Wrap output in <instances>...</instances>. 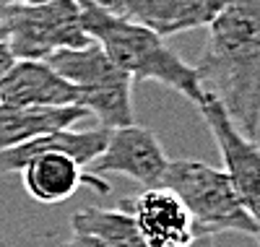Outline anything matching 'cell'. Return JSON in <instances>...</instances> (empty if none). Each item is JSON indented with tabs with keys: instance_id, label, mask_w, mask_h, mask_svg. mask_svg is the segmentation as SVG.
I'll return each instance as SVG.
<instances>
[{
	"instance_id": "cell-1",
	"label": "cell",
	"mask_w": 260,
	"mask_h": 247,
	"mask_svg": "<svg viewBox=\"0 0 260 247\" xmlns=\"http://www.w3.org/2000/svg\"><path fill=\"white\" fill-rule=\"evenodd\" d=\"M195 65L203 94L245 136L260 130V0H224Z\"/></svg>"
},
{
	"instance_id": "cell-2",
	"label": "cell",
	"mask_w": 260,
	"mask_h": 247,
	"mask_svg": "<svg viewBox=\"0 0 260 247\" xmlns=\"http://www.w3.org/2000/svg\"><path fill=\"white\" fill-rule=\"evenodd\" d=\"M83 29L104 55L133 81H154L198 107L206 94L201 88L195 65L185 63L159 34L104 11L96 0H78Z\"/></svg>"
},
{
	"instance_id": "cell-3",
	"label": "cell",
	"mask_w": 260,
	"mask_h": 247,
	"mask_svg": "<svg viewBox=\"0 0 260 247\" xmlns=\"http://www.w3.org/2000/svg\"><path fill=\"white\" fill-rule=\"evenodd\" d=\"M45 63L78 88L81 107L89 117L99 120V128L117 130L136 125L133 78L120 71L96 42L78 50H57Z\"/></svg>"
},
{
	"instance_id": "cell-4",
	"label": "cell",
	"mask_w": 260,
	"mask_h": 247,
	"mask_svg": "<svg viewBox=\"0 0 260 247\" xmlns=\"http://www.w3.org/2000/svg\"><path fill=\"white\" fill-rule=\"evenodd\" d=\"M161 185L180 195L201 232L213 237L221 232L257 237L255 221L242 208L224 169H216L198 159H177L169 162Z\"/></svg>"
},
{
	"instance_id": "cell-5",
	"label": "cell",
	"mask_w": 260,
	"mask_h": 247,
	"mask_svg": "<svg viewBox=\"0 0 260 247\" xmlns=\"http://www.w3.org/2000/svg\"><path fill=\"white\" fill-rule=\"evenodd\" d=\"M6 44L16 60H47L57 50H78L94 42L83 29L78 0L42 6H0Z\"/></svg>"
},
{
	"instance_id": "cell-6",
	"label": "cell",
	"mask_w": 260,
	"mask_h": 247,
	"mask_svg": "<svg viewBox=\"0 0 260 247\" xmlns=\"http://www.w3.org/2000/svg\"><path fill=\"white\" fill-rule=\"evenodd\" d=\"M120 208L133 216L146 247H213L216 237L195 227L180 195L164 185L122 198Z\"/></svg>"
},
{
	"instance_id": "cell-7",
	"label": "cell",
	"mask_w": 260,
	"mask_h": 247,
	"mask_svg": "<svg viewBox=\"0 0 260 247\" xmlns=\"http://www.w3.org/2000/svg\"><path fill=\"white\" fill-rule=\"evenodd\" d=\"M201 117L206 120L211 136L219 146L221 162H224V172L229 177V182L240 198L242 208L250 213V219L257 227V244H260V143L237 128L226 112L221 109V104L206 97L198 104Z\"/></svg>"
},
{
	"instance_id": "cell-8",
	"label": "cell",
	"mask_w": 260,
	"mask_h": 247,
	"mask_svg": "<svg viewBox=\"0 0 260 247\" xmlns=\"http://www.w3.org/2000/svg\"><path fill=\"white\" fill-rule=\"evenodd\" d=\"M169 167V156L156 138L154 130L143 125H127L110 130L107 146L89 164V172L96 177L104 174H122L143 188L161 185V177Z\"/></svg>"
},
{
	"instance_id": "cell-9",
	"label": "cell",
	"mask_w": 260,
	"mask_h": 247,
	"mask_svg": "<svg viewBox=\"0 0 260 247\" xmlns=\"http://www.w3.org/2000/svg\"><path fill=\"white\" fill-rule=\"evenodd\" d=\"M117 18L138 24L161 39L206 29L219 16L224 0H96Z\"/></svg>"
},
{
	"instance_id": "cell-10",
	"label": "cell",
	"mask_w": 260,
	"mask_h": 247,
	"mask_svg": "<svg viewBox=\"0 0 260 247\" xmlns=\"http://www.w3.org/2000/svg\"><path fill=\"white\" fill-rule=\"evenodd\" d=\"M0 104L11 107H81V91L45 60H16L0 86Z\"/></svg>"
},
{
	"instance_id": "cell-11",
	"label": "cell",
	"mask_w": 260,
	"mask_h": 247,
	"mask_svg": "<svg viewBox=\"0 0 260 247\" xmlns=\"http://www.w3.org/2000/svg\"><path fill=\"white\" fill-rule=\"evenodd\" d=\"M89 117L83 107H11L0 104V151L42 133L68 130Z\"/></svg>"
},
{
	"instance_id": "cell-12",
	"label": "cell",
	"mask_w": 260,
	"mask_h": 247,
	"mask_svg": "<svg viewBox=\"0 0 260 247\" xmlns=\"http://www.w3.org/2000/svg\"><path fill=\"white\" fill-rule=\"evenodd\" d=\"M71 227L73 234H86V237H94L107 247H146L138 227L133 216L127 211L117 208H78L71 216Z\"/></svg>"
},
{
	"instance_id": "cell-13",
	"label": "cell",
	"mask_w": 260,
	"mask_h": 247,
	"mask_svg": "<svg viewBox=\"0 0 260 247\" xmlns=\"http://www.w3.org/2000/svg\"><path fill=\"white\" fill-rule=\"evenodd\" d=\"M13 63H16V57H13L11 47H8L6 42H0V86H3L6 76L11 73V68H13Z\"/></svg>"
},
{
	"instance_id": "cell-14",
	"label": "cell",
	"mask_w": 260,
	"mask_h": 247,
	"mask_svg": "<svg viewBox=\"0 0 260 247\" xmlns=\"http://www.w3.org/2000/svg\"><path fill=\"white\" fill-rule=\"evenodd\" d=\"M62 247H107V244H102V242L94 239V237H86V234H73Z\"/></svg>"
},
{
	"instance_id": "cell-15",
	"label": "cell",
	"mask_w": 260,
	"mask_h": 247,
	"mask_svg": "<svg viewBox=\"0 0 260 247\" xmlns=\"http://www.w3.org/2000/svg\"><path fill=\"white\" fill-rule=\"evenodd\" d=\"M52 3V0H0V6H42Z\"/></svg>"
},
{
	"instance_id": "cell-16",
	"label": "cell",
	"mask_w": 260,
	"mask_h": 247,
	"mask_svg": "<svg viewBox=\"0 0 260 247\" xmlns=\"http://www.w3.org/2000/svg\"><path fill=\"white\" fill-rule=\"evenodd\" d=\"M0 42H6V26H3V13H0Z\"/></svg>"
}]
</instances>
